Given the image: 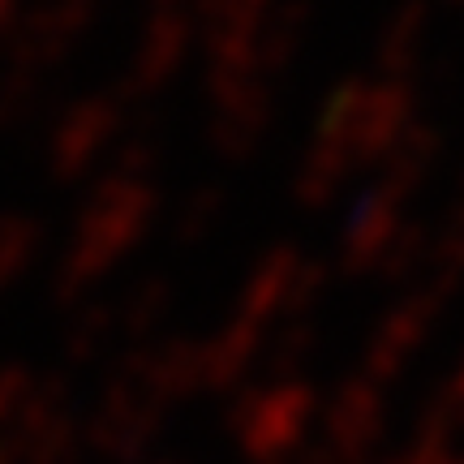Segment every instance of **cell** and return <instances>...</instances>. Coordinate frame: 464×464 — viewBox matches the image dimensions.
<instances>
[{"label":"cell","mask_w":464,"mask_h":464,"mask_svg":"<svg viewBox=\"0 0 464 464\" xmlns=\"http://www.w3.org/2000/svg\"><path fill=\"white\" fill-rule=\"evenodd\" d=\"M26 258H31V228L22 219H0V284L17 280Z\"/></svg>","instance_id":"cell-1"}]
</instances>
